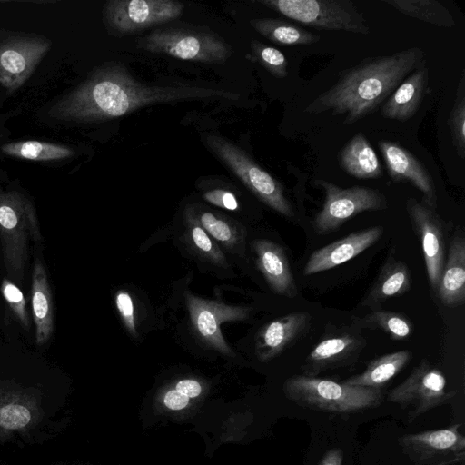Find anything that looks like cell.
<instances>
[{"label":"cell","instance_id":"6da1fadb","mask_svg":"<svg viewBox=\"0 0 465 465\" xmlns=\"http://www.w3.org/2000/svg\"><path fill=\"white\" fill-rule=\"evenodd\" d=\"M236 100L239 94L184 84H147L123 65L108 63L60 97L50 117L71 124H91L124 116L146 105L203 99Z\"/></svg>","mask_w":465,"mask_h":465},{"label":"cell","instance_id":"7a4b0ae2","mask_svg":"<svg viewBox=\"0 0 465 465\" xmlns=\"http://www.w3.org/2000/svg\"><path fill=\"white\" fill-rule=\"evenodd\" d=\"M424 64V53L411 47L390 55L368 57L339 74L337 81L304 109L309 114L331 112L351 124L384 102L411 72Z\"/></svg>","mask_w":465,"mask_h":465},{"label":"cell","instance_id":"3957f363","mask_svg":"<svg viewBox=\"0 0 465 465\" xmlns=\"http://www.w3.org/2000/svg\"><path fill=\"white\" fill-rule=\"evenodd\" d=\"M31 240H42L32 202L19 191L0 189V242L9 280L22 282Z\"/></svg>","mask_w":465,"mask_h":465},{"label":"cell","instance_id":"277c9868","mask_svg":"<svg viewBox=\"0 0 465 465\" xmlns=\"http://www.w3.org/2000/svg\"><path fill=\"white\" fill-rule=\"evenodd\" d=\"M283 391L292 401L303 408L338 413L376 408L382 402L381 389L353 386L302 374L287 379Z\"/></svg>","mask_w":465,"mask_h":465},{"label":"cell","instance_id":"5b68a950","mask_svg":"<svg viewBox=\"0 0 465 465\" xmlns=\"http://www.w3.org/2000/svg\"><path fill=\"white\" fill-rule=\"evenodd\" d=\"M138 46L181 60L219 64L232 54L231 46L218 35L199 27L172 26L152 31L138 39Z\"/></svg>","mask_w":465,"mask_h":465},{"label":"cell","instance_id":"8992f818","mask_svg":"<svg viewBox=\"0 0 465 465\" xmlns=\"http://www.w3.org/2000/svg\"><path fill=\"white\" fill-rule=\"evenodd\" d=\"M204 142L210 151L262 203L285 217L294 216L282 184L243 150L217 135H207Z\"/></svg>","mask_w":465,"mask_h":465},{"label":"cell","instance_id":"52a82bcc","mask_svg":"<svg viewBox=\"0 0 465 465\" xmlns=\"http://www.w3.org/2000/svg\"><path fill=\"white\" fill-rule=\"evenodd\" d=\"M260 3L307 26L363 35L370 33L363 14L349 0H261Z\"/></svg>","mask_w":465,"mask_h":465},{"label":"cell","instance_id":"ba28073f","mask_svg":"<svg viewBox=\"0 0 465 465\" xmlns=\"http://www.w3.org/2000/svg\"><path fill=\"white\" fill-rule=\"evenodd\" d=\"M324 191L322 208L314 218L313 226L319 234L337 231L355 215L366 211H380L388 207L386 197L379 191L365 186L341 188L322 179L314 181Z\"/></svg>","mask_w":465,"mask_h":465},{"label":"cell","instance_id":"9c48e42d","mask_svg":"<svg viewBox=\"0 0 465 465\" xmlns=\"http://www.w3.org/2000/svg\"><path fill=\"white\" fill-rule=\"evenodd\" d=\"M446 385L442 371L423 360L401 383L389 392L387 401L405 410L411 422L418 416L452 400L455 391H447Z\"/></svg>","mask_w":465,"mask_h":465},{"label":"cell","instance_id":"30bf717a","mask_svg":"<svg viewBox=\"0 0 465 465\" xmlns=\"http://www.w3.org/2000/svg\"><path fill=\"white\" fill-rule=\"evenodd\" d=\"M183 5L173 0H111L103 10L107 30L123 35L137 33L179 17Z\"/></svg>","mask_w":465,"mask_h":465},{"label":"cell","instance_id":"8fae6325","mask_svg":"<svg viewBox=\"0 0 465 465\" xmlns=\"http://www.w3.org/2000/svg\"><path fill=\"white\" fill-rule=\"evenodd\" d=\"M52 46L44 35L7 33L0 36V85L9 93L32 75Z\"/></svg>","mask_w":465,"mask_h":465},{"label":"cell","instance_id":"7c38bea8","mask_svg":"<svg viewBox=\"0 0 465 465\" xmlns=\"http://www.w3.org/2000/svg\"><path fill=\"white\" fill-rule=\"evenodd\" d=\"M460 424L447 428L405 434L398 442L413 465H450L463 462L465 438Z\"/></svg>","mask_w":465,"mask_h":465},{"label":"cell","instance_id":"4fadbf2b","mask_svg":"<svg viewBox=\"0 0 465 465\" xmlns=\"http://www.w3.org/2000/svg\"><path fill=\"white\" fill-rule=\"evenodd\" d=\"M406 209L420 241L430 288L437 292L446 260L443 223L435 210L416 199L410 198Z\"/></svg>","mask_w":465,"mask_h":465},{"label":"cell","instance_id":"5bb4252c","mask_svg":"<svg viewBox=\"0 0 465 465\" xmlns=\"http://www.w3.org/2000/svg\"><path fill=\"white\" fill-rule=\"evenodd\" d=\"M366 341L355 330L336 329L326 334L310 351L302 366V375L316 377L322 371L357 361Z\"/></svg>","mask_w":465,"mask_h":465},{"label":"cell","instance_id":"9a60e30c","mask_svg":"<svg viewBox=\"0 0 465 465\" xmlns=\"http://www.w3.org/2000/svg\"><path fill=\"white\" fill-rule=\"evenodd\" d=\"M187 305L192 323L199 337L208 346L220 352L232 354L223 337L221 324L227 321L245 319L249 310L226 305L217 301L204 300L192 294L187 295Z\"/></svg>","mask_w":465,"mask_h":465},{"label":"cell","instance_id":"2e32d148","mask_svg":"<svg viewBox=\"0 0 465 465\" xmlns=\"http://www.w3.org/2000/svg\"><path fill=\"white\" fill-rule=\"evenodd\" d=\"M379 149L385 161L390 178L395 183H410L423 195L426 205L435 210L437 192L431 175L425 165L401 144L381 141Z\"/></svg>","mask_w":465,"mask_h":465},{"label":"cell","instance_id":"e0dca14e","mask_svg":"<svg viewBox=\"0 0 465 465\" xmlns=\"http://www.w3.org/2000/svg\"><path fill=\"white\" fill-rule=\"evenodd\" d=\"M382 226H373L350 233L314 251L303 268L304 275H312L337 267L373 245L382 235Z\"/></svg>","mask_w":465,"mask_h":465},{"label":"cell","instance_id":"ac0fdd59","mask_svg":"<svg viewBox=\"0 0 465 465\" xmlns=\"http://www.w3.org/2000/svg\"><path fill=\"white\" fill-rule=\"evenodd\" d=\"M311 315L295 312L266 324L256 339V355L261 361H268L289 348L307 331Z\"/></svg>","mask_w":465,"mask_h":465},{"label":"cell","instance_id":"d6986e66","mask_svg":"<svg viewBox=\"0 0 465 465\" xmlns=\"http://www.w3.org/2000/svg\"><path fill=\"white\" fill-rule=\"evenodd\" d=\"M252 247L257 267L270 288L276 294L294 298L298 289L284 250L279 244L264 239L255 240Z\"/></svg>","mask_w":465,"mask_h":465},{"label":"cell","instance_id":"ffe728a7","mask_svg":"<svg viewBox=\"0 0 465 465\" xmlns=\"http://www.w3.org/2000/svg\"><path fill=\"white\" fill-rule=\"evenodd\" d=\"M429 69L425 64L411 72L396 87L382 104L381 113L384 118L407 121L419 110L427 94Z\"/></svg>","mask_w":465,"mask_h":465},{"label":"cell","instance_id":"44dd1931","mask_svg":"<svg viewBox=\"0 0 465 465\" xmlns=\"http://www.w3.org/2000/svg\"><path fill=\"white\" fill-rule=\"evenodd\" d=\"M437 295L448 307H457L465 301V238L461 230L453 233L442 269Z\"/></svg>","mask_w":465,"mask_h":465},{"label":"cell","instance_id":"7402d4cb","mask_svg":"<svg viewBox=\"0 0 465 465\" xmlns=\"http://www.w3.org/2000/svg\"><path fill=\"white\" fill-rule=\"evenodd\" d=\"M32 316L35 325V343L45 345L54 331L52 291L45 266L35 261L31 284Z\"/></svg>","mask_w":465,"mask_h":465},{"label":"cell","instance_id":"603a6c76","mask_svg":"<svg viewBox=\"0 0 465 465\" xmlns=\"http://www.w3.org/2000/svg\"><path fill=\"white\" fill-rule=\"evenodd\" d=\"M411 282L408 265L391 254L381 268L380 273L361 302L363 306L376 310L387 300L404 294Z\"/></svg>","mask_w":465,"mask_h":465},{"label":"cell","instance_id":"cb8c5ba5","mask_svg":"<svg viewBox=\"0 0 465 465\" xmlns=\"http://www.w3.org/2000/svg\"><path fill=\"white\" fill-rule=\"evenodd\" d=\"M339 163L347 173L358 179H377L382 176L379 158L361 133L354 135L340 151Z\"/></svg>","mask_w":465,"mask_h":465},{"label":"cell","instance_id":"d4e9b609","mask_svg":"<svg viewBox=\"0 0 465 465\" xmlns=\"http://www.w3.org/2000/svg\"><path fill=\"white\" fill-rule=\"evenodd\" d=\"M408 350L387 353L370 361L366 369L342 382L353 386L381 389L394 378L411 361Z\"/></svg>","mask_w":465,"mask_h":465},{"label":"cell","instance_id":"484cf974","mask_svg":"<svg viewBox=\"0 0 465 465\" xmlns=\"http://www.w3.org/2000/svg\"><path fill=\"white\" fill-rule=\"evenodd\" d=\"M250 24L260 35L280 45H312L320 40L319 35L282 19H252Z\"/></svg>","mask_w":465,"mask_h":465},{"label":"cell","instance_id":"4316f807","mask_svg":"<svg viewBox=\"0 0 465 465\" xmlns=\"http://www.w3.org/2000/svg\"><path fill=\"white\" fill-rule=\"evenodd\" d=\"M36 414L35 402L26 394L7 392L0 396V430H25L35 420Z\"/></svg>","mask_w":465,"mask_h":465},{"label":"cell","instance_id":"83f0119b","mask_svg":"<svg viewBox=\"0 0 465 465\" xmlns=\"http://www.w3.org/2000/svg\"><path fill=\"white\" fill-rule=\"evenodd\" d=\"M1 151L11 157L36 162L59 161L74 154L67 145L37 140L5 143Z\"/></svg>","mask_w":465,"mask_h":465},{"label":"cell","instance_id":"f1b7e54d","mask_svg":"<svg viewBox=\"0 0 465 465\" xmlns=\"http://www.w3.org/2000/svg\"><path fill=\"white\" fill-rule=\"evenodd\" d=\"M400 13L423 22L451 27L455 20L450 10L436 0H384Z\"/></svg>","mask_w":465,"mask_h":465},{"label":"cell","instance_id":"f546056e","mask_svg":"<svg viewBox=\"0 0 465 465\" xmlns=\"http://www.w3.org/2000/svg\"><path fill=\"white\" fill-rule=\"evenodd\" d=\"M353 324L358 328L381 330L396 341L408 338L413 329L405 315L385 310H373L361 318H354Z\"/></svg>","mask_w":465,"mask_h":465},{"label":"cell","instance_id":"4dcf8cb0","mask_svg":"<svg viewBox=\"0 0 465 465\" xmlns=\"http://www.w3.org/2000/svg\"><path fill=\"white\" fill-rule=\"evenodd\" d=\"M190 209L204 231L224 247L232 249L242 241L241 234L227 219L209 211Z\"/></svg>","mask_w":465,"mask_h":465},{"label":"cell","instance_id":"1f68e13d","mask_svg":"<svg viewBox=\"0 0 465 465\" xmlns=\"http://www.w3.org/2000/svg\"><path fill=\"white\" fill-rule=\"evenodd\" d=\"M186 224L190 242L200 254L210 262L218 265H223L225 262V256L213 241L210 235L200 225L191 209L185 212Z\"/></svg>","mask_w":465,"mask_h":465},{"label":"cell","instance_id":"d6a6232c","mask_svg":"<svg viewBox=\"0 0 465 465\" xmlns=\"http://www.w3.org/2000/svg\"><path fill=\"white\" fill-rule=\"evenodd\" d=\"M448 124L458 156L465 157V74H461Z\"/></svg>","mask_w":465,"mask_h":465},{"label":"cell","instance_id":"836d02e7","mask_svg":"<svg viewBox=\"0 0 465 465\" xmlns=\"http://www.w3.org/2000/svg\"><path fill=\"white\" fill-rule=\"evenodd\" d=\"M251 46L255 58L270 74L277 78L287 76L288 62L280 50L257 40H252Z\"/></svg>","mask_w":465,"mask_h":465},{"label":"cell","instance_id":"e575fe53","mask_svg":"<svg viewBox=\"0 0 465 465\" xmlns=\"http://www.w3.org/2000/svg\"><path fill=\"white\" fill-rule=\"evenodd\" d=\"M1 292L17 320L25 328H29L30 320L26 302L19 287L11 280L5 278L1 283Z\"/></svg>","mask_w":465,"mask_h":465},{"label":"cell","instance_id":"d590c367","mask_svg":"<svg viewBox=\"0 0 465 465\" xmlns=\"http://www.w3.org/2000/svg\"><path fill=\"white\" fill-rule=\"evenodd\" d=\"M117 311L128 331L135 334V319L134 302L130 294L125 291H119L115 295Z\"/></svg>","mask_w":465,"mask_h":465},{"label":"cell","instance_id":"8d00e7d4","mask_svg":"<svg viewBox=\"0 0 465 465\" xmlns=\"http://www.w3.org/2000/svg\"><path fill=\"white\" fill-rule=\"evenodd\" d=\"M203 198L216 206L230 211H235L239 207L235 195L232 192L224 189H213L207 191L203 193Z\"/></svg>","mask_w":465,"mask_h":465},{"label":"cell","instance_id":"74e56055","mask_svg":"<svg viewBox=\"0 0 465 465\" xmlns=\"http://www.w3.org/2000/svg\"><path fill=\"white\" fill-rule=\"evenodd\" d=\"M189 399L174 389L165 393L163 403L168 409L177 411L184 409L189 403Z\"/></svg>","mask_w":465,"mask_h":465},{"label":"cell","instance_id":"f35d334b","mask_svg":"<svg viewBox=\"0 0 465 465\" xmlns=\"http://www.w3.org/2000/svg\"><path fill=\"white\" fill-rule=\"evenodd\" d=\"M175 390L188 398H195L201 394L202 386L195 380L184 379L176 383Z\"/></svg>","mask_w":465,"mask_h":465},{"label":"cell","instance_id":"ab89813d","mask_svg":"<svg viewBox=\"0 0 465 465\" xmlns=\"http://www.w3.org/2000/svg\"><path fill=\"white\" fill-rule=\"evenodd\" d=\"M342 464V452L341 450H331L324 456L320 465H341Z\"/></svg>","mask_w":465,"mask_h":465}]
</instances>
